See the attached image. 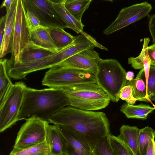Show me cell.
Instances as JSON below:
<instances>
[{
	"label": "cell",
	"mask_w": 155,
	"mask_h": 155,
	"mask_svg": "<svg viewBox=\"0 0 155 155\" xmlns=\"http://www.w3.org/2000/svg\"><path fill=\"white\" fill-rule=\"evenodd\" d=\"M48 122L65 126L77 132L86 140L92 150L100 139L110 134L108 120L102 112L67 106L54 114Z\"/></svg>",
	"instance_id": "cell-1"
},
{
	"label": "cell",
	"mask_w": 155,
	"mask_h": 155,
	"mask_svg": "<svg viewBox=\"0 0 155 155\" xmlns=\"http://www.w3.org/2000/svg\"><path fill=\"white\" fill-rule=\"evenodd\" d=\"M69 105V100L61 88L27 87L18 120L34 117L48 122L54 114Z\"/></svg>",
	"instance_id": "cell-2"
},
{
	"label": "cell",
	"mask_w": 155,
	"mask_h": 155,
	"mask_svg": "<svg viewBox=\"0 0 155 155\" xmlns=\"http://www.w3.org/2000/svg\"><path fill=\"white\" fill-rule=\"evenodd\" d=\"M71 107L92 111L105 108L111 101L108 94L98 84L86 83L61 88Z\"/></svg>",
	"instance_id": "cell-3"
},
{
	"label": "cell",
	"mask_w": 155,
	"mask_h": 155,
	"mask_svg": "<svg viewBox=\"0 0 155 155\" xmlns=\"http://www.w3.org/2000/svg\"><path fill=\"white\" fill-rule=\"evenodd\" d=\"M126 72L120 63L114 59H101L96 72L97 83L109 95L111 101L117 102L121 89L126 85Z\"/></svg>",
	"instance_id": "cell-4"
},
{
	"label": "cell",
	"mask_w": 155,
	"mask_h": 155,
	"mask_svg": "<svg viewBox=\"0 0 155 155\" xmlns=\"http://www.w3.org/2000/svg\"><path fill=\"white\" fill-rule=\"evenodd\" d=\"M96 73L65 67L58 64L45 74L41 83L49 88H61L86 83H97Z\"/></svg>",
	"instance_id": "cell-5"
},
{
	"label": "cell",
	"mask_w": 155,
	"mask_h": 155,
	"mask_svg": "<svg viewBox=\"0 0 155 155\" xmlns=\"http://www.w3.org/2000/svg\"><path fill=\"white\" fill-rule=\"evenodd\" d=\"M27 87L23 82H16L0 105V133L11 127L18 121V116Z\"/></svg>",
	"instance_id": "cell-6"
},
{
	"label": "cell",
	"mask_w": 155,
	"mask_h": 155,
	"mask_svg": "<svg viewBox=\"0 0 155 155\" xmlns=\"http://www.w3.org/2000/svg\"><path fill=\"white\" fill-rule=\"evenodd\" d=\"M25 12L23 0H17L11 41V57L8 60L12 63L21 62L23 51L30 42V31L26 23Z\"/></svg>",
	"instance_id": "cell-7"
},
{
	"label": "cell",
	"mask_w": 155,
	"mask_h": 155,
	"mask_svg": "<svg viewBox=\"0 0 155 155\" xmlns=\"http://www.w3.org/2000/svg\"><path fill=\"white\" fill-rule=\"evenodd\" d=\"M49 123L37 118L26 120L18 132L13 149L28 148L47 140Z\"/></svg>",
	"instance_id": "cell-8"
},
{
	"label": "cell",
	"mask_w": 155,
	"mask_h": 155,
	"mask_svg": "<svg viewBox=\"0 0 155 155\" xmlns=\"http://www.w3.org/2000/svg\"><path fill=\"white\" fill-rule=\"evenodd\" d=\"M152 9L147 2L132 5L122 8L116 19L103 31V34L109 35L149 15Z\"/></svg>",
	"instance_id": "cell-9"
},
{
	"label": "cell",
	"mask_w": 155,
	"mask_h": 155,
	"mask_svg": "<svg viewBox=\"0 0 155 155\" xmlns=\"http://www.w3.org/2000/svg\"><path fill=\"white\" fill-rule=\"evenodd\" d=\"M26 10L33 12L38 18L41 25L49 28H66L50 0H23Z\"/></svg>",
	"instance_id": "cell-10"
},
{
	"label": "cell",
	"mask_w": 155,
	"mask_h": 155,
	"mask_svg": "<svg viewBox=\"0 0 155 155\" xmlns=\"http://www.w3.org/2000/svg\"><path fill=\"white\" fill-rule=\"evenodd\" d=\"M101 59L98 53L91 48L84 50L68 58L58 64L63 67L90 71L96 73Z\"/></svg>",
	"instance_id": "cell-11"
},
{
	"label": "cell",
	"mask_w": 155,
	"mask_h": 155,
	"mask_svg": "<svg viewBox=\"0 0 155 155\" xmlns=\"http://www.w3.org/2000/svg\"><path fill=\"white\" fill-rule=\"evenodd\" d=\"M57 126L67 143L65 155H94L91 147L80 134L65 126Z\"/></svg>",
	"instance_id": "cell-12"
},
{
	"label": "cell",
	"mask_w": 155,
	"mask_h": 155,
	"mask_svg": "<svg viewBox=\"0 0 155 155\" xmlns=\"http://www.w3.org/2000/svg\"><path fill=\"white\" fill-rule=\"evenodd\" d=\"M47 140L50 148V155H65L67 143L57 125H48Z\"/></svg>",
	"instance_id": "cell-13"
},
{
	"label": "cell",
	"mask_w": 155,
	"mask_h": 155,
	"mask_svg": "<svg viewBox=\"0 0 155 155\" xmlns=\"http://www.w3.org/2000/svg\"><path fill=\"white\" fill-rule=\"evenodd\" d=\"M17 0L15 1L10 10L6 12L4 34L2 45L0 46L1 59L11 52L12 38L15 16Z\"/></svg>",
	"instance_id": "cell-14"
},
{
	"label": "cell",
	"mask_w": 155,
	"mask_h": 155,
	"mask_svg": "<svg viewBox=\"0 0 155 155\" xmlns=\"http://www.w3.org/2000/svg\"><path fill=\"white\" fill-rule=\"evenodd\" d=\"M50 1L60 18L65 24L67 28L72 29L78 34L83 31L84 25L81 21L76 20L66 8V0Z\"/></svg>",
	"instance_id": "cell-15"
},
{
	"label": "cell",
	"mask_w": 155,
	"mask_h": 155,
	"mask_svg": "<svg viewBox=\"0 0 155 155\" xmlns=\"http://www.w3.org/2000/svg\"><path fill=\"white\" fill-rule=\"evenodd\" d=\"M30 41L35 45L55 52L58 50L50 35L48 28L41 26L30 31Z\"/></svg>",
	"instance_id": "cell-16"
},
{
	"label": "cell",
	"mask_w": 155,
	"mask_h": 155,
	"mask_svg": "<svg viewBox=\"0 0 155 155\" xmlns=\"http://www.w3.org/2000/svg\"><path fill=\"white\" fill-rule=\"evenodd\" d=\"M140 130V129L136 126L123 125L120 128V134L117 136L135 155H140L138 144Z\"/></svg>",
	"instance_id": "cell-17"
},
{
	"label": "cell",
	"mask_w": 155,
	"mask_h": 155,
	"mask_svg": "<svg viewBox=\"0 0 155 155\" xmlns=\"http://www.w3.org/2000/svg\"><path fill=\"white\" fill-rule=\"evenodd\" d=\"M155 109L154 107L149 105L140 104L134 105L126 104L121 106L120 111L128 118L144 120L146 119L148 114Z\"/></svg>",
	"instance_id": "cell-18"
},
{
	"label": "cell",
	"mask_w": 155,
	"mask_h": 155,
	"mask_svg": "<svg viewBox=\"0 0 155 155\" xmlns=\"http://www.w3.org/2000/svg\"><path fill=\"white\" fill-rule=\"evenodd\" d=\"M55 53L37 46L30 41L23 51L20 63H25L39 60Z\"/></svg>",
	"instance_id": "cell-19"
},
{
	"label": "cell",
	"mask_w": 155,
	"mask_h": 155,
	"mask_svg": "<svg viewBox=\"0 0 155 155\" xmlns=\"http://www.w3.org/2000/svg\"><path fill=\"white\" fill-rule=\"evenodd\" d=\"M48 29L53 42L58 50L71 44L76 38L65 31L63 28L50 27L48 28Z\"/></svg>",
	"instance_id": "cell-20"
},
{
	"label": "cell",
	"mask_w": 155,
	"mask_h": 155,
	"mask_svg": "<svg viewBox=\"0 0 155 155\" xmlns=\"http://www.w3.org/2000/svg\"><path fill=\"white\" fill-rule=\"evenodd\" d=\"M8 59H2L0 61V105H1L13 84L7 71Z\"/></svg>",
	"instance_id": "cell-21"
},
{
	"label": "cell",
	"mask_w": 155,
	"mask_h": 155,
	"mask_svg": "<svg viewBox=\"0 0 155 155\" xmlns=\"http://www.w3.org/2000/svg\"><path fill=\"white\" fill-rule=\"evenodd\" d=\"M92 0H66L65 7L77 21H81L85 11L89 8Z\"/></svg>",
	"instance_id": "cell-22"
},
{
	"label": "cell",
	"mask_w": 155,
	"mask_h": 155,
	"mask_svg": "<svg viewBox=\"0 0 155 155\" xmlns=\"http://www.w3.org/2000/svg\"><path fill=\"white\" fill-rule=\"evenodd\" d=\"M50 148L47 140L34 146L22 149H13L9 155H50Z\"/></svg>",
	"instance_id": "cell-23"
},
{
	"label": "cell",
	"mask_w": 155,
	"mask_h": 155,
	"mask_svg": "<svg viewBox=\"0 0 155 155\" xmlns=\"http://www.w3.org/2000/svg\"><path fill=\"white\" fill-rule=\"evenodd\" d=\"M126 85L131 86L133 96L137 101L147 102L150 101L147 96L146 86L141 78L137 76L131 81H127Z\"/></svg>",
	"instance_id": "cell-24"
},
{
	"label": "cell",
	"mask_w": 155,
	"mask_h": 155,
	"mask_svg": "<svg viewBox=\"0 0 155 155\" xmlns=\"http://www.w3.org/2000/svg\"><path fill=\"white\" fill-rule=\"evenodd\" d=\"M155 137V131L151 127L147 126L140 129L138 144L140 155H146L149 144Z\"/></svg>",
	"instance_id": "cell-25"
},
{
	"label": "cell",
	"mask_w": 155,
	"mask_h": 155,
	"mask_svg": "<svg viewBox=\"0 0 155 155\" xmlns=\"http://www.w3.org/2000/svg\"><path fill=\"white\" fill-rule=\"evenodd\" d=\"M149 38H145L143 40L142 50L139 55L136 57H131L128 59V63L131 64L134 69L142 70L144 68L147 63L150 60L147 52Z\"/></svg>",
	"instance_id": "cell-26"
},
{
	"label": "cell",
	"mask_w": 155,
	"mask_h": 155,
	"mask_svg": "<svg viewBox=\"0 0 155 155\" xmlns=\"http://www.w3.org/2000/svg\"><path fill=\"white\" fill-rule=\"evenodd\" d=\"M111 146L115 155H135L117 136L109 134Z\"/></svg>",
	"instance_id": "cell-27"
},
{
	"label": "cell",
	"mask_w": 155,
	"mask_h": 155,
	"mask_svg": "<svg viewBox=\"0 0 155 155\" xmlns=\"http://www.w3.org/2000/svg\"><path fill=\"white\" fill-rule=\"evenodd\" d=\"M109 134L100 139L93 149L94 155H115L110 142Z\"/></svg>",
	"instance_id": "cell-28"
},
{
	"label": "cell",
	"mask_w": 155,
	"mask_h": 155,
	"mask_svg": "<svg viewBox=\"0 0 155 155\" xmlns=\"http://www.w3.org/2000/svg\"><path fill=\"white\" fill-rule=\"evenodd\" d=\"M145 84L148 98L150 101H155V66H150L149 75Z\"/></svg>",
	"instance_id": "cell-29"
},
{
	"label": "cell",
	"mask_w": 155,
	"mask_h": 155,
	"mask_svg": "<svg viewBox=\"0 0 155 155\" xmlns=\"http://www.w3.org/2000/svg\"><path fill=\"white\" fill-rule=\"evenodd\" d=\"M119 97L130 105H134L137 101L133 96L132 88L130 85H126L123 87L120 93Z\"/></svg>",
	"instance_id": "cell-30"
},
{
	"label": "cell",
	"mask_w": 155,
	"mask_h": 155,
	"mask_svg": "<svg viewBox=\"0 0 155 155\" xmlns=\"http://www.w3.org/2000/svg\"><path fill=\"white\" fill-rule=\"evenodd\" d=\"M25 15L26 23L29 31L35 29L42 26L38 18L31 12L26 10Z\"/></svg>",
	"instance_id": "cell-31"
},
{
	"label": "cell",
	"mask_w": 155,
	"mask_h": 155,
	"mask_svg": "<svg viewBox=\"0 0 155 155\" xmlns=\"http://www.w3.org/2000/svg\"><path fill=\"white\" fill-rule=\"evenodd\" d=\"M148 28L153 39V42L155 43V13L148 16Z\"/></svg>",
	"instance_id": "cell-32"
},
{
	"label": "cell",
	"mask_w": 155,
	"mask_h": 155,
	"mask_svg": "<svg viewBox=\"0 0 155 155\" xmlns=\"http://www.w3.org/2000/svg\"><path fill=\"white\" fill-rule=\"evenodd\" d=\"M147 52L150 65L155 66V43L148 46Z\"/></svg>",
	"instance_id": "cell-33"
},
{
	"label": "cell",
	"mask_w": 155,
	"mask_h": 155,
	"mask_svg": "<svg viewBox=\"0 0 155 155\" xmlns=\"http://www.w3.org/2000/svg\"><path fill=\"white\" fill-rule=\"evenodd\" d=\"M6 15L2 16L0 19V46L2 45L3 40L5 25Z\"/></svg>",
	"instance_id": "cell-34"
},
{
	"label": "cell",
	"mask_w": 155,
	"mask_h": 155,
	"mask_svg": "<svg viewBox=\"0 0 155 155\" xmlns=\"http://www.w3.org/2000/svg\"><path fill=\"white\" fill-rule=\"evenodd\" d=\"M146 155H155V141L152 139L148 147Z\"/></svg>",
	"instance_id": "cell-35"
},
{
	"label": "cell",
	"mask_w": 155,
	"mask_h": 155,
	"mask_svg": "<svg viewBox=\"0 0 155 155\" xmlns=\"http://www.w3.org/2000/svg\"><path fill=\"white\" fill-rule=\"evenodd\" d=\"M14 1L15 0H5L3 1L2 3L1 8L5 7L6 12H8L11 9Z\"/></svg>",
	"instance_id": "cell-36"
},
{
	"label": "cell",
	"mask_w": 155,
	"mask_h": 155,
	"mask_svg": "<svg viewBox=\"0 0 155 155\" xmlns=\"http://www.w3.org/2000/svg\"><path fill=\"white\" fill-rule=\"evenodd\" d=\"M134 76V73L132 71H128L126 73V78L127 81H130L133 80Z\"/></svg>",
	"instance_id": "cell-37"
},
{
	"label": "cell",
	"mask_w": 155,
	"mask_h": 155,
	"mask_svg": "<svg viewBox=\"0 0 155 155\" xmlns=\"http://www.w3.org/2000/svg\"><path fill=\"white\" fill-rule=\"evenodd\" d=\"M50 155L48 154V155Z\"/></svg>",
	"instance_id": "cell-38"
}]
</instances>
